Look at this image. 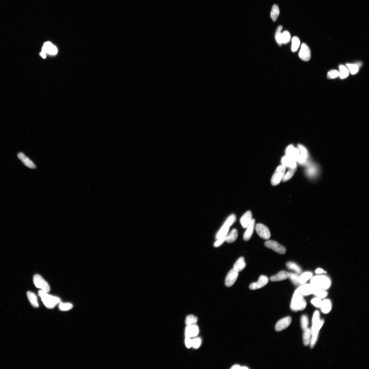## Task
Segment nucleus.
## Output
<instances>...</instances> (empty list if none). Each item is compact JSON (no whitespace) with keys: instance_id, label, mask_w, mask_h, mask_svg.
Segmentation results:
<instances>
[{"instance_id":"nucleus-1","label":"nucleus","mask_w":369,"mask_h":369,"mask_svg":"<svg viewBox=\"0 0 369 369\" xmlns=\"http://www.w3.org/2000/svg\"><path fill=\"white\" fill-rule=\"evenodd\" d=\"M324 321L320 319V315L319 311H316L313 314L312 321V327L311 330L312 337L310 343L311 348L314 347L316 343L319 331L322 327Z\"/></svg>"},{"instance_id":"nucleus-2","label":"nucleus","mask_w":369,"mask_h":369,"mask_svg":"<svg viewBox=\"0 0 369 369\" xmlns=\"http://www.w3.org/2000/svg\"><path fill=\"white\" fill-rule=\"evenodd\" d=\"M306 301L303 296L296 290L291 301L290 307L292 310L294 311L303 310L306 307Z\"/></svg>"},{"instance_id":"nucleus-3","label":"nucleus","mask_w":369,"mask_h":369,"mask_svg":"<svg viewBox=\"0 0 369 369\" xmlns=\"http://www.w3.org/2000/svg\"><path fill=\"white\" fill-rule=\"evenodd\" d=\"M311 284L316 287L326 290L331 286V282L329 277L324 275H318L312 277Z\"/></svg>"},{"instance_id":"nucleus-4","label":"nucleus","mask_w":369,"mask_h":369,"mask_svg":"<svg viewBox=\"0 0 369 369\" xmlns=\"http://www.w3.org/2000/svg\"><path fill=\"white\" fill-rule=\"evenodd\" d=\"M38 295L41 297L43 304L49 309L53 308L60 302V299L58 297L51 296L42 290L39 291Z\"/></svg>"},{"instance_id":"nucleus-5","label":"nucleus","mask_w":369,"mask_h":369,"mask_svg":"<svg viewBox=\"0 0 369 369\" xmlns=\"http://www.w3.org/2000/svg\"><path fill=\"white\" fill-rule=\"evenodd\" d=\"M286 171V167L282 165L277 167L271 179V184L272 186L278 185L282 181Z\"/></svg>"},{"instance_id":"nucleus-6","label":"nucleus","mask_w":369,"mask_h":369,"mask_svg":"<svg viewBox=\"0 0 369 369\" xmlns=\"http://www.w3.org/2000/svg\"><path fill=\"white\" fill-rule=\"evenodd\" d=\"M33 282L35 286L41 289V290L48 293L50 291V287L48 283L42 277L39 275H36L33 277Z\"/></svg>"},{"instance_id":"nucleus-7","label":"nucleus","mask_w":369,"mask_h":369,"mask_svg":"<svg viewBox=\"0 0 369 369\" xmlns=\"http://www.w3.org/2000/svg\"><path fill=\"white\" fill-rule=\"evenodd\" d=\"M265 245L266 247L280 254H283L286 252V249L285 247L275 241H266L265 243Z\"/></svg>"},{"instance_id":"nucleus-8","label":"nucleus","mask_w":369,"mask_h":369,"mask_svg":"<svg viewBox=\"0 0 369 369\" xmlns=\"http://www.w3.org/2000/svg\"><path fill=\"white\" fill-rule=\"evenodd\" d=\"M255 230L258 235L262 238L268 240L271 237L269 229L265 225L258 223L255 226Z\"/></svg>"},{"instance_id":"nucleus-9","label":"nucleus","mask_w":369,"mask_h":369,"mask_svg":"<svg viewBox=\"0 0 369 369\" xmlns=\"http://www.w3.org/2000/svg\"><path fill=\"white\" fill-rule=\"evenodd\" d=\"M239 275V272L233 269L230 271L226 277L225 284L226 286L230 287L232 286L236 281Z\"/></svg>"},{"instance_id":"nucleus-10","label":"nucleus","mask_w":369,"mask_h":369,"mask_svg":"<svg viewBox=\"0 0 369 369\" xmlns=\"http://www.w3.org/2000/svg\"><path fill=\"white\" fill-rule=\"evenodd\" d=\"M311 51L308 45L303 43L301 46L299 53V58L305 61H308L311 58Z\"/></svg>"},{"instance_id":"nucleus-11","label":"nucleus","mask_w":369,"mask_h":369,"mask_svg":"<svg viewBox=\"0 0 369 369\" xmlns=\"http://www.w3.org/2000/svg\"><path fill=\"white\" fill-rule=\"evenodd\" d=\"M268 277L265 275L260 276L258 281L256 282H254L250 285L249 288L251 290H256L262 288L268 283Z\"/></svg>"},{"instance_id":"nucleus-12","label":"nucleus","mask_w":369,"mask_h":369,"mask_svg":"<svg viewBox=\"0 0 369 369\" xmlns=\"http://www.w3.org/2000/svg\"><path fill=\"white\" fill-rule=\"evenodd\" d=\"M292 319L290 316H288L281 319L277 323L275 330L277 332L282 331L287 328L290 325Z\"/></svg>"},{"instance_id":"nucleus-13","label":"nucleus","mask_w":369,"mask_h":369,"mask_svg":"<svg viewBox=\"0 0 369 369\" xmlns=\"http://www.w3.org/2000/svg\"><path fill=\"white\" fill-rule=\"evenodd\" d=\"M287 155L290 157L299 162L300 159V154L299 150L293 146H289L286 150Z\"/></svg>"},{"instance_id":"nucleus-14","label":"nucleus","mask_w":369,"mask_h":369,"mask_svg":"<svg viewBox=\"0 0 369 369\" xmlns=\"http://www.w3.org/2000/svg\"><path fill=\"white\" fill-rule=\"evenodd\" d=\"M252 220V214L251 211H248L245 212L242 216L240 222L242 227L246 228L251 223Z\"/></svg>"},{"instance_id":"nucleus-15","label":"nucleus","mask_w":369,"mask_h":369,"mask_svg":"<svg viewBox=\"0 0 369 369\" xmlns=\"http://www.w3.org/2000/svg\"><path fill=\"white\" fill-rule=\"evenodd\" d=\"M296 290L303 296H307L312 294L313 287L311 284H303Z\"/></svg>"},{"instance_id":"nucleus-16","label":"nucleus","mask_w":369,"mask_h":369,"mask_svg":"<svg viewBox=\"0 0 369 369\" xmlns=\"http://www.w3.org/2000/svg\"><path fill=\"white\" fill-rule=\"evenodd\" d=\"M298 147L300 157L299 162L301 164H304L306 163L309 158V154L307 148L302 145H299Z\"/></svg>"},{"instance_id":"nucleus-17","label":"nucleus","mask_w":369,"mask_h":369,"mask_svg":"<svg viewBox=\"0 0 369 369\" xmlns=\"http://www.w3.org/2000/svg\"><path fill=\"white\" fill-rule=\"evenodd\" d=\"M255 220L252 219L251 223L246 228L247 230L244 233L243 239L245 241H248L251 239L255 228Z\"/></svg>"},{"instance_id":"nucleus-18","label":"nucleus","mask_w":369,"mask_h":369,"mask_svg":"<svg viewBox=\"0 0 369 369\" xmlns=\"http://www.w3.org/2000/svg\"><path fill=\"white\" fill-rule=\"evenodd\" d=\"M18 157L20 160H21L23 163L28 168L31 169H34L36 167L34 162L27 157L24 154L22 153H19L18 154Z\"/></svg>"},{"instance_id":"nucleus-19","label":"nucleus","mask_w":369,"mask_h":369,"mask_svg":"<svg viewBox=\"0 0 369 369\" xmlns=\"http://www.w3.org/2000/svg\"><path fill=\"white\" fill-rule=\"evenodd\" d=\"M42 51L51 55H55L58 53L57 48L50 42H45L42 48Z\"/></svg>"},{"instance_id":"nucleus-20","label":"nucleus","mask_w":369,"mask_h":369,"mask_svg":"<svg viewBox=\"0 0 369 369\" xmlns=\"http://www.w3.org/2000/svg\"><path fill=\"white\" fill-rule=\"evenodd\" d=\"M282 163L285 167L289 168L297 167L296 161L294 159L286 155L282 159Z\"/></svg>"},{"instance_id":"nucleus-21","label":"nucleus","mask_w":369,"mask_h":369,"mask_svg":"<svg viewBox=\"0 0 369 369\" xmlns=\"http://www.w3.org/2000/svg\"><path fill=\"white\" fill-rule=\"evenodd\" d=\"M199 333V328L195 324L187 325L185 331L186 337H190L197 336Z\"/></svg>"},{"instance_id":"nucleus-22","label":"nucleus","mask_w":369,"mask_h":369,"mask_svg":"<svg viewBox=\"0 0 369 369\" xmlns=\"http://www.w3.org/2000/svg\"><path fill=\"white\" fill-rule=\"evenodd\" d=\"M288 276L289 272L285 271H281L277 274L271 276L270 280L272 282L284 280L288 278Z\"/></svg>"},{"instance_id":"nucleus-23","label":"nucleus","mask_w":369,"mask_h":369,"mask_svg":"<svg viewBox=\"0 0 369 369\" xmlns=\"http://www.w3.org/2000/svg\"><path fill=\"white\" fill-rule=\"evenodd\" d=\"M231 225L229 224L226 221L220 230V231L217 234L216 239H218L222 238H225L227 235L230 226Z\"/></svg>"},{"instance_id":"nucleus-24","label":"nucleus","mask_w":369,"mask_h":369,"mask_svg":"<svg viewBox=\"0 0 369 369\" xmlns=\"http://www.w3.org/2000/svg\"><path fill=\"white\" fill-rule=\"evenodd\" d=\"M246 266L244 258L241 257L238 259L234 265L233 269L238 272L243 271Z\"/></svg>"},{"instance_id":"nucleus-25","label":"nucleus","mask_w":369,"mask_h":369,"mask_svg":"<svg viewBox=\"0 0 369 369\" xmlns=\"http://www.w3.org/2000/svg\"><path fill=\"white\" fill-rule=\"evenodd\" d=\"M332 308V304L330 300L325 299L322 301L320 308L322 312L327 314L330 312Z\"/></svg>"},{"instance_id":"nucleus-26","label":"nucleus","mask_w":369,"mask_h":369,"mask_svg":"<svg viewBox=\"0 0 369 369\" xmlns=\"http://www.w3.org/2000/svg\"><path fill=\"white\" fill-rule=\"evenodd\" d=\"M312 286L313 287L312 294L315 295L317 297L320 299H324L327 297L328 293L325 290L318 287L313 286V285Z\"/></svg>"},{"instance_id":"nucleus-27","label":"nucleus","mask_w":369,"mask_h":369,"mask_svg":"<svg viewBox=\"0 0 369 369\" xmlns=\"http://www.w3.org/2000/svg\"><path fill=\"white\" fill-rule=\"evenodd\" d=\"M27 295L28 299L32 306L35 308H38L39 307V305L38 303L37 297L35 294L31 291H28L27 293Z\"/></svg>"},{"instance_id":"nucleus-28","label":"nucleus","mask_w":369,"mask_h":369,"mask_svg":"<svg viewBox=\"0 0 369 369\" xmlns=\"http://www.w3.org/2000/svg\"><path fill=\"white\" fill-rule=\"evenodd\" d=\"M238 233L237 230L234 229L228 235L226 236L225 241L228 243H232L235 242L237 239Z\"/></svg>"},{"instance_id":"nucleus-29","label":"nucleus","mask_w":369,"mask_h":369,"mask_svg":"<svg viewBox=\"0 0 369 369\" xmlns=\"http://www.w3.org/2000/svg\"><path fill=\"white\" fill-rule=\"evenodd\" d=\"M304 331L303 342L305 346H307L310 343L311 336V330L310 328H307Z\"/></svg>"},{"instance_id":"nucleus-30","label":"nucleus","mask_w":369,"mask_h":369,"mask_svg":"<svg viewBox=\"0 0 369 369\" xmlns=\"http://www.w3.org/2000/svg\"><path fill=\"white\" fill-rule=\"evenodd\" d=\"M312 273L310 272H306L302 273L299 277V284H303L306 283L307 281L312 278Z\"/></svg>"},{"instance_id":"nucleus-31","label":"nucleus","mask_w":369,"mask_h":369,"mask_svg":"<svg viewBox=\"0 0 369 369\" xmlns=\"http://www.w3.org/2000/svg\"><path fill=\"white\" fill-rule=\"evenodd\" d=\"M286 266L288 269L294 271L297 274L301 273L302 271L299 266L293 262H288L286 264Z\"/></svg>"},{"instance_id":"nucleus-32","label":"nucleus","mask_w":369,"mask_h":369,"mask_svg":"<svg viewBox=\"0 0 369 369\" xmlns=\"http://www.w3.org/2000/svg\"><path fill=\"white\" fill-rule=\"evenodd\" d=\"M339 76L340 78L343 79L347 78L349 75V70L346 66L343 65H340L339 67Z\"/></svg>"},{"instance_id":"nucleus-33","label":"nucleus","mask_w":369,"mask_h":369,"mask_svg":"<svg viewBox=\"0 0 369 369\" xmlns=\"http://www.w3.org/2000/svg\"><path fill=\"white\" fill-rule=\"evenodd\" d=\"M279 14L280 10L278 6L276 4L274 5L272 7L271 13V16L273 21L277 20Z\"/></svg>"},{"instance_id":"nucleus-34","label":"nucleus","mask_w":369,"mask_h":369,"mask_svg":"<svg viewBox=\"0 0 369 369\" xmlns=\"http://www.w3.org/2000/svg\"><path fill=\"white\" fill-rule=\"evenodd\" d=\"M283 29L282 26H279L275 34L276 41L278 45L281 46L283 44L282 42V33H281L282 30Z\"/></svg>"},{"instance_id":"nucleus-35","label":"nucleus","mask_w":369,"mask_h":369,"mask_svg":"<svg viewBox=\"0 0 369 369\" xmlns=\"http://www.w3.org/2000/svg\"><path fill=\"white\" fill-rule=\"evenodd\" d=\"M297 167L289 168L286 173H285L282 181L283 182H287L291 179L294 175L297 170Z\"/></svg>"},{"instance_id":"nucleus-36","label":"nucleus","mask_w":369,"mask_h":369,"mask_svg":"<svg viewBox=\"0 0 369 369\" xmlns=\"http://www.w3.org/2000/svg\"><path fill=\"white\" fill-rule=\"evenodd\" d=\"M299 39L297 36L293 37L292 39L291 50L293 52H295L298 50L300 45Z\"/></svg>"},{"instance_id":"nucleus-37","label":"nucleus","mask_w":369,"mask_h":369,"mask_svg":"<svg viewBox=\"0 0 369 369\" xmlns=\"http://www.w3.org/2000/svg\"><path fill=\"white\" fill-rule=\"evenodd\" d=\"M299 276L297 273L289 272L288 278L295 285H297L300 284L299 281Z\"/></svg>"},{"instance_id":"nucleus-38","label":"nucleus","mask_w":369,"mask_h":369,"mask_svg":"<svg viewBox=\"0 0 369 369\" xmlns=\"http://www.w3.org/2000/svg\"><path fill=\"white\" fill-rule=\"evenodd\" d=\"M198 319L196 317L193 315L188 316L186 319V324L187 325L195 324L197 322Z\"/></svg>"},{"instance_id":"nucleus-39","label":"nucleus","mask_w":369,"mask_h":369,"mask_svg":"<svg viewBox=\"0 0 369 369\" xmlns=\"http://www.w3.org/2000/svg\"><path fill=\"white\" fill-rule=\"evenodd\" d=\"M346 66L351 74L354 75L358 72L359 67L356 64H347Z\"/></svg>"},{"instance_id":"nucleus-40","label":"nucleus","mask_w":369,"mask_h":369,"mask_svg":"<svg viewBox=\"0 0 369 369\" xmlns=\"http://www.w3.org/2000/svg\"><path fill=\"white\" fill-rule=\"evenodd\" d=\"M73 305L69 303H60L59 308L61 311H67L70 310L73 307Z\"/></svg>"},{"instance_id":"nucleus-41","label":"nucleus","mask_w":369,"mask_h":369,"mask_svg":"<svg viewBox=\"0 0 369 369\" xmlns=\"http://www.w3.org/2000/svg\"><path fill=\"white\" fill-rule=\"evenodd\" d=\"M309 324V320L307 316L303 315L301 318V327L303 330L308 328Z\"/></svg>"},{"instance_id":"nucleus-42","label":"nucleus","mask_w":369,"mask_h":369,"mask_svg":"<svg viewBox=\"0 0 369 369\" xmlns=\"http://www.w3.org/2000/svg\"><path fill=\"white\" fill-rule=\"evenodd\" d=\"M290 39L291 35L288 31H285L282 33V43L286 44L290 41Z\"/></svg>"},{"instance_id":"nucleus-43","label":"nucleus","mask_w":369,"mask_h":369,"mask_svg":"<svg viewBox=\"0 0 369 369\" xmlns=\"http://www.w3.org/2000/svg\"><path fill=\"white\" fill-rule=\"evenodd\" d=\"M339 72L336 70H332L329 71L327 74V78L329 79L336 78L339 76Z\"/></svg>"},{"instance_id":"nucleus-44","label":"nucleus","mask_w":369,"mask_h":369,"mask_svg":"<svg viewBox=\"0 0 369 369\" xmlns=\"http://www.w3.org/2000/svg\"><path fill=\"white\" fill-rule=\"evenodd\" d=\"M322 301L320 299L317 297L316 298L313 299L311 301V302L312 304L315 307L320 308Z\"/></svg>"},{"instance_id":"nucleus-45","label":"nucleus","mask_w":369,"mask_h":369,"mask_svg":"<svg viewBox=\"0 0 369 369\" xmlns=\"http://www.w3.org/2000/svg\"><path fill=\"white\" fill-rule=\"evenodd\" d=\"M201 341L199 338H196L192 340V347L195 349L199 348L201 344Z\"/></svg>"},{"instance_id":"nucleus-46","label":"nucleus","mask_w":369,"mask_h":369,"mask_svg":"<svg viewBox=\"0 0 369 369\" xmlns=\"http://www.w3.org/2000/svg\"><path fill=\"white\" fill-rule=\"evenodd\" d=\"M225 238H222L217 239V240L215 242V244H214V247H220L225 241Z\"/></svg>"},{"instance_id":"nucleus-47","label":"nucleus","mask_w":369,"mask_h":369,"mask_svg":"<svg viewBox=\"0 0 369 369\" xmlns=\"http://www.w3.org/2000/svg\"><path fill=\"white\" fill-rule=\"evenodd\" d=\"M185 342L187 348H190L192 347V340L190 337H186Z\"/></svg>"},{"instance_id":"nucleus-48","label":"nucleus","mask_w":369,"mask_h":369,"mask_svg":"<svg viewBox=\"0 0 369 369\" xmlns=\"http://www.w3.org/2000/svg\"><path fill=\"white\" fill-rule=\"evenodd\" d=\"M324 270L323 269L321 268L317 269L316 271V273L317 274H322L324 272Z\"/></svg>"},{"instance_id":"nucleus-49","label":"nucleus","mask_w":369,"mask_h":369,"mask_svg":"<svg viewBox=\"0 0 369 369\" xmlns=\"http://www.w3.org/2000/svg\"><path fill=\"white\" fill-rule=\"evenodd\" d=\"M241 366L239 365L236 364L233 366L231 369H241Z\"/></svg>"},{"instance_id":"nucleus-50","label":"nucleus","mask_w":369,"mask_h":369,"mask_svg":"<svg viewBox=\"0 0 369 369\" xmlns=\"http://www.w3.org/2000/svg\"><path fill=\"white\" fill-rule=\"evenodd\" d=\"M40 55H41V56L43 58H44V59L46 58V53H45V52H43V51H42V52L40 53Z\"/></svg>"},{"instance_id":"nucleus-51","label":"nucleus","mask_w":369,"mask_h":369,"mask_svg":"<svg viewBox=\"0 0 369 369\" xmlns=\"http://www.w3.org/2000/svg\"><path fill=\"white\" fill-rule=\"evenodd\" d=\"M241 369H248L249 368L246 366H241Z\"/></svg>"}]
</instances>
